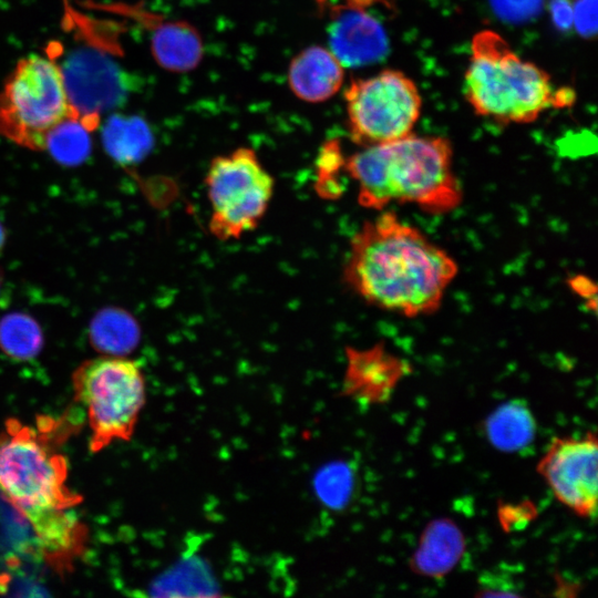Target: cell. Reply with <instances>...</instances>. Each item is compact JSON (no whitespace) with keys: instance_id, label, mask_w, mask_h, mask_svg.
Here are the masks:
<instances>
[{"instance_id":"21","label":"cell","mask_w":598,"mask_h":598,"mask_svg":"<svg viewBox=\"0 0 598 598\" xmlns=\"http://www.w3.org/2000/svg\"><path fill=\"white\" fill-rule=\"evenodd\" d=\"M569 288L585 300L589 309L596 311L597 306V286L584 275H576L568 279Z\"/></svg>"},{"instance_id":"10","label":"cell","mask_w":598,"mask_h":598,"mask_svg":"<svg viewBox=\"0 0 598 598\" xmlns=\"http://www.w3.org/2000/svg\"><path fill=\"white\" fill-rule=\"evenodd\" d=\"M328 19L329 49L343 65L359 66L379 60L386 50L380 22L367 10L372 0H316Z\"/></svg>"},{"instance_id":"5","label":"cell","mask_w":598,"mask_h":598,"mask_svg":"<svg viewBox=\"0 0 598 598\" xmlns=\"http://www.w3.org/2000/svg\"><path fill=\"white\" fill-rule=\"evenodd\" d=\"M73 107L62 66L48 55L21 58L0 90V136L32 151H45L50 134Z\"/></svg>"},{"instance_id":"18","label":"cell","mask_w":598,"mask_h":598,"mask_svg":"<svg viewBox=\"0 0 598 598\" xmlns=\"http://www.w3.org/2000/svg\"><path fill=\"white\" fill-rule=\"evenodd\" d=\"M346 157L342 156L341 146L337 140L327 142L320 152L318 159V184L322 187L324 197H338L341 194V185L337 182V174L344 167Z\"/></svg>"},{"instance_id":"13","label":"cell","mask_w":598,"mask_h":598,"mask_svg":"<svg viewBox=\"0 0 598 598\" xmlns=\"http://www.w3.org/2000/svg\"><path fill=\"white\" fill-rule=\"evenodd\" d=\"M142 21L151 23V51L156 63L171 72L194 70L204 55L198 30L189 22L164 20L146 13Z\"/></svg>"},{"instance_id":"1","label":"cell","mask_w":598,"mask_h":598,"mask_svg":"<svg viewBox=\"0 0 598 598\" xmlns=\"http://www.w3.org/2000/svg\"><path fill=\"white\" fill-rule=\"evenodd\" d=\"M457 271L420 229L383 212L353 235L343 279L367 303L414 318L440 308Z\"/></svg>"},{"instance_id":"15","label":"cell","mask_w":598,"mask_h":598,"mask_svg":"<svg viewBox=\"0 0 598 598\" xmlns=\"http://www.w3.org/2000/svg\"><path fill=\"white\" fill-rule=\"evenodd\" d=\"M536 420L527 403L511 400L498 405L483 422V432L489 444L505 453H516L535 440Z\"/></svg>"},{"instance_id":"2","label":"cell","mask_w":598,"mask_h":598,"mask_svg":"<svg viewBox=\"0 0 598 598\" xmlns=\"http://www.w3.org/2000/svg\"><path fill=\"white\" fill-rule=\"evenodd\" d=\"M69 466L51 432L9 419L0 431V494L24 517L40 555L60 574L82 556L87 529L73 512L81 495L68 486Z\"/></svg>"},{"instance_id":"9","label":"cell","mask_w":598,"mask_h":598,"mask_svg":"<svg viewBox=\"0 0 598 598\" xmlns=\"http://www.w3.org/2000/svg\"><path fill=\"white\" fill-rule=\"evenodd\" d=\"M536 470L559 503L578 516L595 515L598 484L595 433L553 437Z\"/></svg>"},{"instance_id":"3","label":"cell","mask_w":598,"mask_h":598,"mask_svg":"<svg viewBox=\"0 0 598 598\" xmlns=\"http://www.w3.org/2000/svg\"><path fill=\"white\" fill-rule=\"evenodd\" d=\"M344 169L355 182L362 207L381 210L392 203L413 204L430 214H446L463 199L453 169L451 142L413 133L388 143L364 146L346 157Z\"/></svg>"},{"instance_id":"12","label":"cell","mask_w":598,"mask_h":598,"mask_svg":"<svg viewBox=\"0 0 598 598\" xmlns=\"http://www.w3.org/2000/svg\"><path fill=\"white\" fill-rule=\"evenodd\" d=\"M287 78L290 91L299 100L321 103L341 89L344 65L330 49L311 45L291 60Z\"/></svg>"},{"instance_id":"4","label":"cell","mask_w":598,"mask_h":598,"mask_svg":"<svg viewBox=\"0 0 598 598\" xmlns=\"http://www.w3.org/2000/svg\"><path fill=\"white\" fill-rule=\"evenodd\" d=\"M463 87L473 111L498 124H528L548 109L575 101L571 89H556L545 70L523 60L499 33L487 29L472 39Z\"/></svg>"},{"instance_id":"19","label":"cell","mask_w":598,"mask_h":598,"mask_svg":"<svg viewBox=\"0 0 598 598\" xmlns=\"http://www.w3.org/2000/svg\"><path fill=\"white\" fill-rule=\"evenodd\" d=\"M476 596H520L519 587L515 579L505 571L491 570L482 574L478 579Z\"/></svg>"},{"instance_id":"14","label":"cell","mask_w":598,"mask_h":598,"mask_svg":"<svg viewBox=\"0 0 598 598\" xmlns=\"http://www.w3.org/2000/svg\"><path fill=\"white\" fill-rule=\"evenodd\" d=\"M464 550L465 538L456 524L446 518L435 519L423 530L411 568L423 576L443 577L455 567Z\"/></svg>"},{"instance_id":"17","label":"cell","mask_w":598,"mask_h":598,"mask_svg":"<svg viewBox=\"0 0 598 598\" xmlns=\"http://www.w3.org/2000/svg\"><path fill=\"white\" fill-rule=\"evenodd\" d=\"M41 346L40 332L34 323L8 321L0 327V347L11 358H33Z\"/></svg>"},{"instance_id":"20","label":"cell","mask_w":598,"mask_h":598,"mask_svg":"<svg viewBox=\"0 0 598 598\" xmlns=\"http://www.w3.org/2000/svg\"><path fill=\"white\" fill-rule=\"evenodd\" d=\"M571 20L576 31L586 39L596 35L597 0H569Z\"/></svg>"},{"instance_id":"8","label":"cell","mask_w":598,"mask_h":598,"mask_svg":"<svg viewBox=\"0 0 598 598\" xmlns=\"http://www.w3.org/2000/svg\"><path fill=\"white\" fill-rule=\"evenodd\" d=\"M351 140L361 147L412 133L422 110L416 84L398 70H383L351 82L344 92Z\"/></svg>"},{"instance_id":"6","label":"cell","mask_w":598,"mask_h":598,"mask_svg":"<svg viewBox=\"0 0 598 598\" xmlns=\"http://www.w3.org/2000/svg\"><path fill=\"white\" fill-rule=\"evenodd\" d=\"M71 380L74 400L86 412L90 450L96 453L115 442L128 441L146 399L145 377L138 363L103 354L80 363Z\"/></svg>"},{"instance_id":"11","label":"cell","mask_w":598,"mask_h":598,"mask_svg":"<svg viewBox=\"0 0 598 598\" xmlns=\"http://www.w3.org/2000/svg\"><path fill=\"white\" fill-rule=\"evenodd\" d=\"M347 361L342 393L368 403L384 401L408 369L381 344L364 350L350 348Z\"/></svg>"},{"instance_id":"16","label":"cell","mask_w":598,"mask_h":598,"mask_svg":"<svg viewBox=\"0 0 598 598\" xmlns=\"http://www.w3.org/2000/svg\"><path fill=\"white\" fill-rule=\"evenodd\" d=\"M96 126V123L81 115H73L53 130L45 151L65 163L80 161L90 150L89 133Z\"/></svg>"},{"instance_id":"7","label":"cell","mask_w":598,"mask_h":598,"mask_svg":"<svg viewBox=\"0 0 598 598\" xmlns=\"http://www.w3.org/2000/svg\"><path fill=\"white\" fill-rule=\"evenodd\" d=\"M204 183L210 206L209 233L224 241L255 230L275 192V178L257 153L245 146L214 157Z\"/></svg>"}]
</instances>
